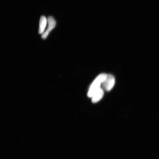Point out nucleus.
<instances>
[{
  "instance_id": "obj_1",
  "label": "nucleus",
  "mask_w": 159,
  "mask_h": 159,
  "mask_svg": "<svg viewBox=\"0 0 159 159\" xmlns=\"http://www.w3.org/2000/svg\"><path fill=\"white\" fill-rule=\"evenodd\" d=\"M107 75L105 73H102L98 75L94 80L89 87L88 93H87V96L91 98L94 93L101 88V85L106 78Z\"/></svg>"
},
{
  "instance_id": "obj_2",
  "label": "nucleus",
  "mask_w": 159,
  "mask_h": 159,
  "mask_svg": "<svg viewBox=\"0 0 159 159\" xmlns=\"http://www.w3.org/2000/svg\"><path fill=\"white\" fill-rule=\"evenodd\" d=\"M115 79L114 76L111 75H107L106 78L102 83L101 86L104 90L109 91L114 87Z\"/></svg>"
},
{
  "instance_id": "obj_3",
  "label": "nucleus",
  "mask_w": 159,
  "mask_h": 159,
  "mask_svg": "<svg viewBox=\"0 0 159 159\" xmlns=\"http://www.w3.org/2000/svg\"><path fill=\"white\" fill-rule=\"evenodd\" d=\"M47 23H48V28L47 30L43 33L42 35V38L43 39L47 38L50 32L52 30H53L55 27L56 25V22L52 16H49L47 19Z\"/></svg>"
},
{
  "instance_id": "obj_4",
  "label": "nucleus",
  "mask_w": 159,
  "mask_h": 159,
  "mask_svg": "<svg viewBox=\"0 0 159 159\" xmlns=\"http://www.w3.org/2000/svg\"><path fill=\"white\" fill-rule=\"evenodd\" d=\"M104 95V89L101 88L98 89L96 92L93 94L92 98V102L95 103L99 102L102 98Z\"/></svg>"
},
{
  "instance_id": "obj_5",
  "label": "nucleus",
  "mask_w": 159,
  "mask_h": 159,
  "mask_svg": "<svg viewBox=\"0 0 159 159\" xmlns=\"http://www.w3.org/2000/svg\"><path fill=\"white\" fill-rule=\"evenodd\" d=\"M47 20L44 16H42L39 21V34H43L46 27Z\"/></svg>"
}]
</instances>
